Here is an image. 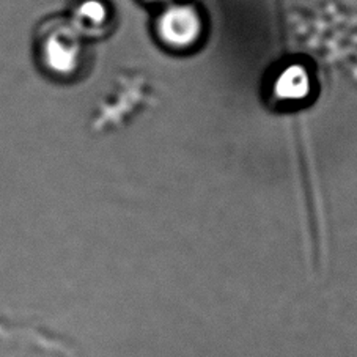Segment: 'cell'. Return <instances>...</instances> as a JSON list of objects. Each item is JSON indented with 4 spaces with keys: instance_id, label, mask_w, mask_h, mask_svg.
Here are the masks:
<instances>
[{
    "instance_id": "5b68a950",
    "label": "cell",
    "mask_w": 357,
    "mask_h": 357,
    "mask_svg": "<svg viewBox=\"0 0 357 357\" xmlns=\"http://www.w3.org/2000/svg\"><path fill=\"white\" fill-rule=\"evenodd\" d=\"M151 2H164V0H151Z\"/></svg>"
},
{
    "instance_id": "3957f363",
    "label": "cell",
    "mask_w": 357,
    "mask_h": 357,
    "mask_svg": "<svg viewBox=\"0 0 357 357\" xmlns=\"http://www.w3.org/2000/svg\"><path fill=\"white\" fill-rule=\"evenodd\" d=\"M275 95L283 101H301L310 93V77L303 66H287L275 79Z\"/></svg>"
},
{
    "instance_id": "6da1fadb",
    "label": "cell",
    "mask_w": 357,
    "mask_h": 357,
    "mask_svg": "<svg viewBox=\"0 0 357 357\" xmlns=\"http://www.w3.org/2000/svg\"><path fill=\"white\" fill-rule=\"evenodd\" d=\"M156 33L174 51H186L195 46L203 33L202 17L189 5H172L156 21Z\"/></svg>"
},
{
    "instance_id": "7a4b0ae2",
    "label": "cell",
    "mask_w": 357,
    "mask_h": 357,
    "mask_svg": "<svg viewBox=\"0 0 357 357\" xmlns=\"http://www.w3.org/2000/svg\"><path fill=\"white\" fill-rule=\"evenodd\" d=\"M82 59V41L77 30L70 26L55 29L41 43V60L57 76H71Z\"/></svg>"
},
{
    "instance_id": "277c9868",
    "label": "cell",
    "mask_w": 357,
    "mask_h": 357,
    "mask_svg": "<svg viewBox=\"0 0 357 357\" xmlns=\"http://www.w3.org/2000/svg\"><path fill=\"white\" fill-rule=\"evenodd\" d=\"M109 21V10L102 0H82L75 10L73 24L79 35H96Z\"/></svg>"
}]
</instances>
